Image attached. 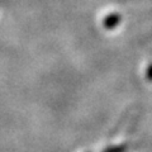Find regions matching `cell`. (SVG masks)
Instances as JSON below:
<instances>
[]
</instances>
